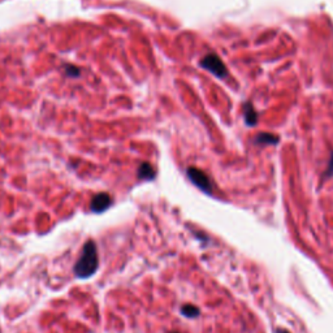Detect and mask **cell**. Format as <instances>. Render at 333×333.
Here are the masks:
<instances>
[{
  "instance_id": "cell-8",
  "label": "cell",
  "mask_w": 333,
  "mask_h": 333,
  "mask_svg": "<svg viewBox=\"0 0 333 333\" xmlns=\"http://www.w3.org/2000/svg\"><path fill=\"white\" fill-rule=\"evenodd\" d=\"M181 314L186 318H196L199 315V309L193 305H185L181 307Z\"/></svg>"
},
{
  "instance_id": "cell-11",
  "label": "cell",
  "mask_w": 333,
  "mask_h": 333,
  "mask_svg": "<svg viewBox=\"0 0 333 333\" xmlns=\"http://www.w3.org/2000/svg\"><path fill=\"white\" fill-rule=\"evenodd\" d=\"M171 333H179V332H171Z\"/></svg>"
},
{
  "instance_id": "cell-3",
  "label": "cell",
  "mask_w": 333,
  "mask_h": 333,
  "mask_svg": "<svg viewBox=\"0 0 333 333\" xmlns=\"http://www.w3.org/2000/svg\"><path fill=\"white\" fill-rule=\"evenodd\" d=\"M188 177L190 179V181L199 188L200 190H203L204 193L211 194L212 193V184H211L208 176L204 172H202L200 169L194 168V167H190L188 168Z\"/></svg>"
},
{
  "instance_id": "cell-5",
  "label": "cell",
  "mask_w": 333,
  "mask_h": 333,
  "mask_svg": "<svg viewBox=\"0 0 333 333\" xmlns=\"http://www.w3.org/2000/svg\"><path fill=\"white\" fill-rule=\"evenodd\" d=\"M138 176L142 180H152L155 177V169L148 163H143L138 169Z\"/></svg>"
},
{
  "instance_id": "cell-6",
  "label": "cell",
  "mask_w": 333,
  "mask_h": 333,
  "mask_svg": "<svg viewBox=\"0 0 333 333\" xmlns=\"http://www.w3.org/2000/svg\"><path fill=\"white\" fill-rule=\"evenodd\" d=\"M245 120H246V124L247 125H251V127H254L256 124V121H258V115H256V112L254 111L253 105L251 104H246L245 105Z\"/></svg>"
},
{
  "instance_id": "cell-4",
  "label": "cell",
  "mask_w": 333,
  "mask_h": 333,
  "mask_svg": "<svg viewBox=\"0 0 333 333\" xmlns=\"http://www.w3.org/2000/svg\"><path fill=\"white\" fill-rule=\"evenodd\" d=\"M112 204V196L107 193H100L93 198L92 211L93 212H103Z\"/></svg>"
},
{
  "instance_id": "cell-2",
  "label": "cell",
  "mask_w": 333,
  "mask_h": 333,
  "mask_svg": "<svg viewBox=\"0 0 333 333\" xmlns=\"http://www.w3.org/2000/svg\"><path fill=\"white\" fill-rule=\"evenodd\" d=\"M200 65H202L206 70H208L210 73L216 76L218 78H225L228 76V70H227L225 64L223 63V60H221L218 55H215V53H210V55L204 56L203 60L200 61Z\"/></svg>"
},
{
  "instance_id": "cell-10",
  "label": "cell",
  "mask_w": 333,
  "mask_h": 333,
  "mask_svg": "<svg viewBox=\"0 0 333 333\" xmlns=\"http://www.w3.org/2000/svg\"><path fill=\"white\" fill-rule=\"evenodd\" d=\"M277 333H289V332L285 330H277Z\"/></svg>"
},
{
  "instance_id": "cell-9",
  "label": "cell",
  "mask_w": 333,
  "mask_h": 333,
  "mask_svg": "<svg viewBox=\"0 0 333 333\" xmlns=\"http://www.w3.org/2000/svg\"><path fill=\"white\" fill-rule=\"evenodd\" d=\"M333 176V152L331 155V160L328 163V168L326 171V177H332Z\"/></svg>"
},
{
  "instance_id": "cell-7",
  "label": "cell",
  "mask_w": 333,
  "mask_h": 333,
  "mask_svg": "<svg viewBox=\"0 0 333 333\" xmlns=\"http://www.w3.org/2000/svg\"><path fill=\"white\" fill-rule=\"evenodd\" d=\"M255 142L260 144H276L279 142V137L270 133H260L259 136H256Z\"/></svg>"
},
{
  "instance_id": "cell-1",
  "label": "cell",
  "mask_w": 333,
  "mask_h": 333,
  "mask_svg": "<svg viewBox=\"0 0 333 333\" xmlns=\"http://www.w3.org/2000/svg\"><path fill=\"white\" fill-rule=\"evenodd\" d=\"M98 251L93 239H89L81 250L80 258L74 264V274L80 279H89L98 270Z\"/></svg>"
}]
</instances>
